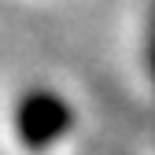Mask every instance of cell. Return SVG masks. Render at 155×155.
<instances>
[{
    "instance_id": "obj_1",
    "label": "cell",
    "mask_w": 155,
    "mask_h": 155,
    "mask_svg": "<svg viewBox=\"0 0 155 155\" xmlns=\"http://www.w3.org/2000/svg\"><path fill=\"white\" fill-rule=\"evenodd\" d=\"M15 126H18V137H22L26 148L41 151V148L55 144L70 129V107H67L63 96H55L48 89H37L18 104Z\"/></svg>"
},
{
    "instance_id": "obj_2",
    "label": "cell",
    "mask_w": 155,
    "mask_h": 155,
    "mask_svg": "<svg viewBox=\"0 0 155 155\" xmlns=\"http://www.w3.org/2000/svg\"><path fill=\"white\" fill-rule=\"evenodd\" d=\"M151 70H155V33H151Z\"/></svg>"
}]
</instances>
